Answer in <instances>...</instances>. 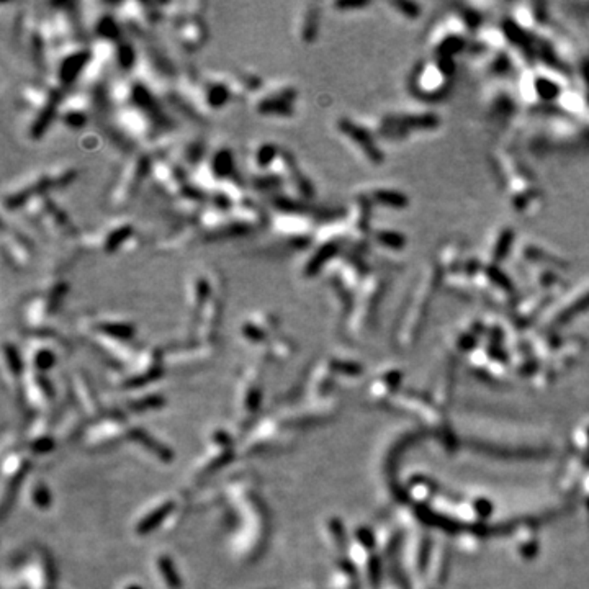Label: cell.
I'll use <instances>...</instances> for the list:
<instances>
[{"label": "cell", "mask_w": 589, "mask_h": 589, "mask_svg": "<svg viewBox=\"0 0 589 589\" xmlns=\"http://www.w3.org/2000/svg\"><path fill=\"white\" fill-rule=\"evenodd\" d=\"M223 285L216 287L215 293L208 300L207 304L200 310L198 315L190 323V334L192 339L196 342H203V344H215L216 337H218V329L223 319L224 310V293Z\"/></svg>", "instance_id": "cell-12"}, {"label": "cell", "mask_w": 589, "mask_h": 589, "mask_svg": "<svg viewBox=\"0 0 589 589\" xmlns=\"http://www.w3.org/2000/svg\"><path fill=\"white\" fill-rule=\"evenodd\" d=\"M20 391H22L27 406L38 411L40 415H49L51 413V409L54 408L56 391H54V385L51 380L48 378V375L27 369Z\"/></svg>", "instance_id": "cell-17"}, {"label": "cell", "mask_w": 589, "mask_h": 589, "mask_svg": "<svg viewBox=\"0 0 589 589\" xmlns=\"http://www.w3.org/2000/svg\"><path fill=\"white\" fill-rule=\"evenodd\" d=\"M151 175L157 189L162 194L177 200L182 198L192 183V175L189 170L181 162H175L169 157L153 159Z\"/></svg>", "instance_id": "cell-13"}, {"label": "cell", "mask_w": 589, "mask_h": 589, "mask_svg": "<svg viewBox=\"0 0 589 589\" xmlns=\"http://www.w3.org/2000/svg\"><path fill=\"white\" fill-rule=\"evenodd\" d=\"M203 99L208 110H221L233 100V92L229 89L226 76L202 79Z\"/></svg>", "instance_id": "cell-33"}, {"label": "cell", "mask_w": 589, "mask_h": 589, "mask_svg": "<svg viewBox=\"0 0 589 589\" xmlns=\"http://www.w3.org/2000/svg\"><path fill=\"white\" fill-rule=\"evenodd\" d=\"M521 254L525 261L530 262V264H536V265L544 264L549 267V269H566L568 267L565 264V261H562V259L553 256V254L544 252L542 248H537V246H525V248H522Z\"/></svg>", "instance_id": "cell-42"}, {"label": "cell", "mask_w": 589, "mask_h": 589, "mask_svg": "<svg viewBox=\"0 0 589 589\" xmlns=\"http://www.w3.org/2000/svg\"><path fill=\"white\" fill-rule=\"evenodd\" d=\"M236 454V445L233 437L223 429H216L210 434L208 444L203 454L196 458L190 469V480L194 483H202L208 476L223 469L233 460Z\"/></svg>", "instance_id": "cell-6"}, {"label": "cell", "mask_w": 589, "mask_h": 589, "mask_svg": "<svg viewBox=\"0 0 589 589\" xmlns=\"http://www.w3.org/2000/svg\"><path fill=\"white\" fill-rule=\"evenodd\" d=\"M371 239L375 241V244L382 246L387 250H403L408 244L406 237L398 231H393V229H378L371 235Z\"/></svg>", "instance_id": "cell-46"}, {"label": "cell", "mask_w": 589, "mask_h": 589, "mask_svg": "<svg viewBox=\"0 0 589 589\" xmlns=\"http://www.w3.org/2000/svg\"><path fill=\"white\" fill-rule=\"evenodd\" d=\"M70 388H73V395L76 396L82 415L95 417L97 421L102 419L103 406L94 387H92L89 377L83 371H74L73 377H70Z\"/></svg>", "instance_id": "cell-30"}, {"label": "cell", "mask_w": 589, "mask_h": 589, "mask_svg": "<svg viewBox=\"0 0 589 589\" xmlns=\"http://www.w3.org/2000/svg\"><path fill=\"white\" fill-rule=\"evenodd\" d=\"M90 61V46H79V48L68 49L66 53H62L60 60L56 61V69H54V81H56V83L54 86L60 87L62 92L70 89L79 79L83 77Z\"/></svg>", "instance_id": "cell-18"}, {"label": "cell", "mask_w": 589, "mask_h": 589, "mask_svg": "<svg viewBox=\"0 0 589 589\" xmlns=\"http://www.w3.org/2000/svg\"><path fill=\"white\" fill-rule=\"evenodd\" d=\"M387 290V280L382 275H370L365 280L361 290L355 293L354 306L350 310V324L352 329H363V326L369 324L374 319L375 313L378 310V304L383 300Z\"/></svg>", "instance_id": "cell-10"}, {"label": "cell", "mask_w": 589, "mask_h": 589, "mask_svg": "<svg viewBox=\"0 0 589 589\" xmlns=\"http://www.w3.org/2000/svg\"><path fill=\"white\" fill-rule=\"evenodd\" d=\"M129 408L133 411H148V409H157L164 404V398L161 395H143L135 400H129Z\"/></svg>", "instance_id": "cell-51"}, {"label": "cell", "mask_w": 589, "mask_h": 589, "mask_svg": "<svg viewBox=\"0 0 589 589\" xmlns=\"http://www.w3.org/2000/svg\"><path fill=\"white\" fill-rule=\"evenodd\" d=\"M280 153H282V148H278L275 143L259 144L256 154H254V162H256L259 172H269V170H272L274 166L277 164Z\"/></svg>", "instance_id": "cell-44"}, {"label": "cell", "mask_w": 589, "mask_h": 589, "mask_svg": "<svg viewBox=\"0 0 589 589\" xmlns=\"http://www.w3.org/2000/svg\"><path fill=\"white\" fill-rule=\"evenodd\" d=\"M31 465V457L25 452H12L3 462V486H2V509L7 512L8 504L15 496L16 490L25 480Z\"/></svg>", "instance_id": "cell-26"}, {"label": "cell", "mask_w": 589, "mask_h": 589, "mask_svg": "<svg viewBox=\"0 0 589 589\" xmlns=\"http://www.w3.org/2000/svg\"><path fill=\"white\" fill-rule=\"evenodd\" d=\"M25 362L28 369L46 374L54 369L57 362V337L51 329L33 331L31 341L28 342V350L25 354Z\"/></svg>", "instance_id": "cell-20"}, {"label": "cell", "mask_w": 589, "mask_h": 589, "mask_svg": "<svg viewBox=\"0 0 589 589\" xmlns=\"http://www.w3.org/2000/svg\"><path fill=\"white\" fill-rule=\"evenodd\" d=\"M365 196L374 205H382V207L391 208V210H403L409 205L406 195L395 189H385V187L371 189L369 194H365Z\"/></svg>", "instance_id": "cell-39"}, {"label": "cell", "mask_w": 589, "mask_h": 589, "mask_svg": "<svg viewBox=\"0 0 589 589\" xmlns=\"http://www.w3.org/2000/svg\"><path fill=\"white\" fill-rule=\"evenodd\" d=\"M283 182H285V179L277 172H274V170H269V172H257L256 175L250 177V185L257 192H261V194H267L269 196L278 194Z\"/></svg>", "instance_id": "cell-43"}, {"label": "cell", "mask_w": 589, "mask_h": 589, "mask_svg": "<svg viewBox=\"0 0 589 589\" xmlns=\"http://www.w3.org/2000/svg\"><path fill=\"white\" fill-rule=\"evenodd\" d=\"M2 246L3 256L10 259L15 269H22L31 264L35 257V244L22 229L15 226H8L3 223L2 229Z\"/></svg>", "instance_id": "cell-24"}, {"label": "cell", "mask_w": 589, "mask_h": 589, "mask_svg": "<svg viewBox=\"0 0 589 589\" xmlns=\"http://www.w3.org/2000/svg\"><path fill=\"white\" fill-rule=\"evenodd\" d=\"M138 61H140V56H138L135 44H133L131 41L123 40L116 44L115 64L120 70H123V73H131V70L136 68Z\"/></svg>", "instance_id": "cell-45"}, {"label": "cell", "mask_w": 589, "mask_h": 589, "mask_svg": "<svg viewBox=\"0 0 589 589\" xmlns=\"http://www.w3.org/2000/svg\"><path fill=\"white\" fill-rule=\"evenodd\" d=\"M455 62L452 57L434 56L417 64L411 76V90L424 100L445 97L452 86Z\"/></svg>", "instance_id": "cell-2"}, {"label": "cell", "mask_w": 589, "mask_h": 589, "mask_svg": "<svg viewBox=\"0 0 589 589\" xmlns=\"http://www.w3.org/2000/svg\"><path fill=\"white\" fill-rule=\"evenodd\" d=\"M25 215L49 239H69L77 235L69 215L48 194L36 196L25 208Z\"/></svg>", "instance_id": "cell-3"}, {"label": "cell", "mask_w": 589, "mask_h": 589, "mask_svg": "<svg viewBox=\"0 0 589 589\" xmlns=\"http://www.w3.org/2000/svg\"><path fill=\"white\" fill-rule=\"evenodd\" d=\"M264 362L269 361H277V362H285L288 358L293 357L296 352V344L291 337L283 336V334H277L272 341L264 348Z\"/></svg>", "instance_id": "cell-38"}, {"label": "cell", "mask_w": 589, "mask_h": 589, "mask_svg": "<svg viewBox=\"0 0 589 589\" xmlns=\"http://www.w3.org/2000/svg\"><path fill=\"white\" fill-rule=\"evenodd\" d=\"M68 282L56 280V282L49 283L48 287L41 288L36 293L28 296L23 310L25 323H27L28 328L33 329V331H41V329L49 328L48 321L60 311L62 302L68 296Z\"/></svg>", "instance_id": "cell-5"}, {"label": "cell", "mask_w": 589, "mask_h": 589, "mask_svg": "<svg viewBox=\"0 0 589 589\" xmlns=\"http://www.w3.org/2000/svg\"><path fill=\"white\" fill-rule=\"evenodd\" d=\"M82 331H94L123 342H133L136 336L135 324L125 319H112V317L110 319H100L87 324L86 328H82Z\"/></svg>", "instance_id": "cell-34"}, {"label": "cell", "mask_w": 589, "mask_h": 589, "mask_svg": "<svg viewBox=\"0 0 589 589\" xmlns=\"http://www.w3.org/2000/svg\"><path fill=\"white\" fill-rule=\"evenodd\" d=\"M94 107L90 95L83 92H74L64 97L60 108L57 120L70 129H81L89 121V110Z\"/></svg>", "instance_id": "cell-29"}, {"label": "cell", "mask_w": 589, "mask_h": 589, "mask_svg": "<svg viewBox=\"0 0 589 589\" xmlns=\"http://www.w3.org/2000/svg\"><path fill=\"white\" fill-rule=\"evenodd\" d=\"M280 317L272 311H257L241 326V336L254 345H265L278 334Z\"/></svg>", "instance_id": "cell-25"}, {"label": "cell", "mask_w": 589, "mask_h": 589, "mask_svg": "<svg viewBox=\"0 0 589 589\" xmlns=\"http://www.w3.org/2000/svg\"><path fill=\"white\" fill-rule=\"evenodd\" d=\"M264 363L252 362L246 367L236 387V417L241 429H248L261 409L264 398Z\"/></svg>", "instance_id": "cell-4"}, {"label": "cell", "mask_w": 589, "mask_h": 589, "mask_svg": "<svg viewBox=\"0 0 589 589\" xmlns=\"http://www.w3.org/2000/svg\"><path fill=\"white\" fill-rule=\"evenodd\" d=\"M153 573L156 583L162 589H181L182 581L174 560L166 553H157L153 558Z\"/></svg>", "instance_id": "cell-35"}, {"label": "cell", "mask_w": 589, "mask_h": 589, "mask_svg": "<svg viewBox=\"0 0 589 589\" xmlns=\"http://www.w3.org/2000/svg\"><path fill=\"white\" fill-rule=\"evenodd\" d=\"M133 237H135V226H133V223H129V221H116L112 226L103 229L94 239L87 237V239L83 241V244H86V248L97 246V248L105 254H115L123 249Z\"/></svg>", "instance_id": "cell-28"}, {"label": "cell", "mask_w": 589, "mask_h": 589, "mask_svg": "<svg viewBox=\"0 0 589 589\" xmlns=\"http://www.w3.org/2000/svg\"><path fill=\"white\" fill-rule=\"evenodd\" d=\"M164 350L148 345L138 352L135 361L128 365L127 374L121 377L118 387L121 390H136L156 382L164 374Z\"/></svg>", "instance_id": "cell-9"}, {"label": "cell", "mask_w": 589, "mask_h": 589, "mask_svg": "<svg viewBox=\"0 0 589 589\" xmlns=\"http://www.w3.org/2000/svg\"><path fill=\"white\" fill-rule=\"evenodd\" d=\"M371 208L374 203L365 195H357L345 210L344 223L348 229V241L352 242L354 249L362 252L369 237H371Z\"/></svg>", "instance_id": "cell-15"}, {"label": "cell", "mask_w": 589, "mask_h": 589, "mask_svg": "<svg viewBox=\"0 0 589 589\" xmlns=\"http://www.w3.org/2000/svg\"><path fill=\"white\" fill-rule=\"evenodd\" d=\"M319 223L316 216L300 215V213H275L270 220V226L278 236L285 239H296V237L316 236L315 228Z\"/></svg>", "instance_id": "cell-27"}, {"label": "cell", "mask_w": 589, "mask_h": 589, "mask_svg": "<svg viewBox=\"0 0 589 589\" xmlns=\"http://www.w3.org/2000/svg\"><path fill=\"white\" fill-rule=\"evenodd\" d=\"M568 302L570 303L558 311L557 316L560 319H568V317L576 316V313L589 310V287L584 288V290L579 291V293L571 295Z\"/></svg>", "instance_id": "cell-47"}, {"label": "cell", "mask_w": 589, "mask_h": 589, "mask_svg": "<svg viewBox=\"0 0 589 589\" xmlns=\"http://www.w3.org/2000/svg\"><path fill=\"white\" fill-rule=\"evenodd\" d=\"M369 5V3H365V2H354V3H336V8H339V10H345V8H363V7H367Z\"/></svg>", "instance_id": "cell-53"}, {"label": "cell", "mask_w": 589, "mask_h": 589, "mask_svg": "<svg viewBox=\"0 0 589 589\" xmlns=\"http://www.w3.org/2000/svg\"><path fill=\"white\" fill-rule=\"evenodd\" d=\"M319 16L317 3H304L302 7L298 18V36L303 43L311 44L316 41L319 31Z\"/></svg>", "instance_id": "cell-36"}, {"label": "cell", "mask_w": 589, "mask_h": 589, "mask_svg": "<svg viewBox=\"0 0 589 589\" xmlns=\"http://www.w3.org/2000/svg\"><path fill=\"white\" fill-rule=\"evenodd\" d=\"M51 175H53L54 190L66 189V187L70 185V183H73L77 179V170L74 169V167L61 166V167H54V169H51Z\"/></svg>", "instance_id": "cell-50"}, {"label": "cell", "mask_w": 589, "mask_h": 589, "mask_svg": "<svg viewBox=\"0 0 589 589\" xmlns=\"http://www.w3.org/2000/svg\"><path fill=\"white\" fill-rule=\"evenodd\" d=\"M118 589H143V588H141L140 584L135 583V581H128V583L121 584V586Z\"/></svg>", "instance_id": "cell-54"}, {"label": "cell", "mask_w": 589, "mask_h": 589, "mask_svg": "<svg viewBox=\"0 0 589 589\" xmlns=\"http://www.w3.org/2000/svg\"><path fill=\"white\" fill-rule=\"evenodd\" d=\"M81 417L82 413L77 411H73L70 415L64 416L60 428H57V436L64 439V441H70V439L77 437L79 432H81Z\"/></svg>", "instance_id": "cell-49"}, {"label": "cell", "mask_w": 589, "mask_h": 589, "mask_svg": "<svg viewBox=\"0 0 589 589\" xmlns=\"http://www.w3.org/2000/svg\"><path fill=\"white\" fill-rule=\"evenodd\" d=\"M316 246L311 250V254L304 261L302 272L304 277L311 278L319 275L324 270V267L336 261L337 257L344 252V244L348 241L345 235H326L316 237Z\"/></svg>", "instance_id": "cell-21"}, {"label": "cell", "mask_w": 589, "mask_h": 589, "mask_svg": "<svg viewBox=\"0 0 589 589\" xmlns=\"http://www.w3.org/2000/svg\"><path fill=\"white\" fill-rule=\"evenodd\" d=\"M391 7L398 8L400 14L409 20H416L417 16H421V7L413 2H395L391 3Z\"/></svg>", "instance_id": "cell-52"}, {"label": "cell", "mask_w": 589, "mask_h": 589, "mask_svg": "<svg viewBox=\"0 0 589 589\" xmlns=\"http://www.w3.org/2000/svg\"><path fill=\"white\" fill-rule=\"evenodd\" d=\"M229 215H231L237 223L244 224V226L250 229V231H254L256 228L265 226L267 223H270L269 215H267L264 207H262L259 202H256L254 198H250V196H246L241 203H237Z\"/></svg>", "instance_id": "cell-32"}, {"label": "cell", "mask_w": 589, "mask_h": 589, "mask_svg": "<svg viewBox=\"0 0 589 589\" xmlns=\"http://www.w3.org/2000/svg\"><path fill=\"white\" fill-rule=\"evenodd\" d=\"M205 159H207V146H205L202 140H192L183 146L181 164L189 172L192 169H198L205 162Z\"/></svg>", "instance_id": "cell-41"}, {"label": "cell", "mask_w": 589, "mask_h": 589, "mask_svg": "<svg viewBox=\"0 0 589 589\" xmlns=\"http://www.w3.org/2000/svg\"><path fill=\"white\" fill-rule=\"evenodd\" d=\"M18 578L28 589H54L56 568L51 555L43 549L33 550L28 560H25Z\"/></svg>", "instance_id": "cell-19"}, {"label": "cell", "mask_w": 589, "mask_h": 589, "mask_svg": "<svg viewBox=\"0 0 589 589\" xmlns=\"http://www.w3.org/2000/svg\"><path fill=\"white\" fill-rule=\"evenodd\" d=\"M336 129L341 136H344L350 144L355 146L358 153L362 154L370 164L380 166L383 162V153L375 143V138L365 127H362L357 121H352L345 116H341L336 121Z\"/></svg>", "instance_id": "cell-22"}, {"label": "cell", "mask_w": 589, "mask_h": 589, "mask_svg": "<svg viewBox=\"0 0 589 589\" xmlns=\"http://www.w3.org/2000/svg\"><path fill=\"white\" fill-rule=\"evenodd\" d=\"M208 33L202 16L196 15H182V3L175 16V38L181 48L187 53H196L207 44Z\"/></svg>", "instance_id": "cell-23"}, {"label": "cell", "mask_w": 589, "mask_h": 589, "mask_svg": "<svg viewBox=\"0 0 589 589\" xmlns=\"http://www.w3.org/2000/svg\"><path fill=\"white\" fill-rule=\"evenodd\" d=\"M94 40L100 41H110V43L118 44L120 41H123V23H121L120 16L116 12L105 10L100 12L95 16L94 23L89 28Z\"/></svg>", "instance_id": "cell-31"}, {"label": "cell", "mask_w": 589, "mask_h": 589, "mask_svg": "<svg viewBox=\"0 0 589 589\" xmlns=\"http://www.w3.org/2000/svg\"><path fill=\"white\" fill-rule=\"evenodd\" d=\"M226 493L241 512V527L235 532L231 549L244 562L256 560L265 549L270 529L265 503L257 495V482L252 476H237Z\"/></svg>", "instance_id": "cell-1"}, {"label": "cell", "mask_w": 589, "mask_h": 589, "mask_svg": "<svg viewBox=\"0 0 589 589\" xmlns=\"http://www.w3.org/2000/svg\"><path fill=\"white\" fill-rule=\"evenodd\" d=\"M153 156L149 153L138 154L131 157V161L123 167L118 179H116L114 189L110 192L108 203L114 208H125L135 200L146 179L151 175Z\"/></svg>", "instance_id": "cell-7"}, {"label": "cell", "mask_w": 589, "mask_h": 589, "mask_svg": "<svg viewBox=\"0 0 589 589\" xmlns=\"http://www.w3.org/2000/svg\"><path fill=\"white\" fill-rule=\"evenodd\" d=\"M514 242V229L512 228H503L499 229L498 235H496L495 241H493L490 256H488V264L499 265L501 261L508 257L509 250L512 248Z\"/></svg>", "instance_id": "cell-40"}, {"label": "cell", "mask_w": 589, "mask_h": 589, "mask_svg": "<svg viewBox=\"0 0 589 589\" xmlns=\"http://www.w3.org/2000/svg\"><path fill=\"white\" fill-rule=\"evenodd\" d=\"M28 498L33 508L40 509H48L51 506V493H49L48 486L43 482H33L30 486V493H28Z\"/></svg>", "instance_id": "cell-48"}, {"label": "cell", "mask_w": 589, "mask_h": 589, "mask_svg": "<svg viewBox=\"0 0 589 589\" xmlns=\"http://www.w3.org/2000/svg\"><path fill=\"white\" fill-rule=\"evenodd\" d=\"M135 428H131L123 417H102L83 434V442L90 450H105L125 441H131Z\"/></svg>", "instance_id": "cell-11"}, {"label": "cell", "mask_w": 589, "mask_h": 589, "mask_svg": "<svg viewBox=\"0 0 589 589\" xmlns=\"http://www.w3.org/2000/svg\"><path fill=\"white\" fill-rule=\"evenodd\" d=\"M215 355V344H203V342H196L194 339L182 342V344L169 345V348L164 349L166 367L169 365L179 370L207 365Z\"/></svg>", "instance_id": "cell-16"}, {"label": "cell", "mask_w": 589, "mask_h": 589, "mask_svg": "<svg viewBox=\"0 0 589 589\" xmlns=\"http://www.w3.org/2000/svg\"><path fill=\"white\" fill-rule=\"evenodd\" d=\"M296 99L298 92L291 83H275L265 89L262 87L256 100V110L264 116L291 118L295 114Z\"/></svg>", "instance_id": "cell-14"}, {"label": "cell", "mask_w": 589, "mask_h": 589, "mask_svg": "<svg viewBox=\"0 0 589 589\" xmlns=\"http://www.w3.org/2000/svg\"><path fill=\"white\" fill-rule=\"evenodd\" d=\"M183 511H187L183 499L175 495H164L154 499L135 522L133 532L136 536H148L157 527L172 529L182 521Z\"/></svg>", "instance_id": "cell-8"}, {"label": "cell", "mask_w": 589, "mask_h": 589, "mask_svg": "<svg viewBox=\"0 0 589 589\" xmlns=\"http://www.w3.org/2000/svg\"><path fill=\"white\" fill-rule=\"evenodd\" d=\"M135 444V447L141 450V452H146L149 455V457H153L154 460L162 462V463H169L172 462V450H169L167 447L162 444V442H159L157 439H154L153 436H149L146 431H140V429H135V434H133L131 441Z\"/></svg>", "instance_id": "cell-37"}]
</instances>
